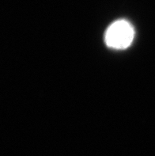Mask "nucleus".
Instances as JSON below:
<instances>
[{
	"label": "nucleus",
	"instance_id": "f257e3e1",
	"mask_svg": "<svg viewBox=\"0 0 155 156\" xmlns=\"http://www.w3.org/2000/svg\"><path fill=\"white\" fill-rule=\"evenodd\" d=\"M135 30L129 22L124 19L117 20L111 24L104 35L106 44L115 49H124L133 41Z\"/></svg>",
	"mask_w": 155,
	"mask_h": 156
}]
</instances>
